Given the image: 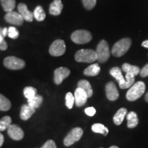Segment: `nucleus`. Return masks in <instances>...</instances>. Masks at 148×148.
<instances>
[{"mask_svg":"<svg viewBox=\"0 0 148 148\" xmlns=\"http://www.w3.org/2000/svg\"><path fill=\"white\" fill-rule=\"evenodd\" d=\"M97 60L100 63H104L110 58V51L108 43L105 40H101L97 45Z\"/></svg>","mask_w":148,"mask_h":148,"instance_id":"obj_4","label":"nucleus"},{"mask_svg":"<svg viewBox=\"0 0 148 148\" xmlns=\"http://www.w3.org/2000/svg\"><path fill=\"white\" fill-rule=\"evenodd\" d=\"M127 111L125 108H121L117 110V112L113 116V122L116 125H119L124 120L125 116L127 115Z\"/></svg>","mask_w":148,"mask_h":148,"instance_id":"obj_17","label":"nucleus"},{"mask_svg":"<svg viewBox=\"0 0 148 148\" xmlns=\"http://www.w3.org/2000/svg\"><path fill=\"white\" fill-rule=\"evenodd\" d=\"M66 51V45L64 40L58 39L53 41L49 47V52L53 56H60Z\"/></svg>","mask_w":148,"mask_h":148,"instance_id":"obj_8","label":"nucleus"},{"mask_svg":"<svg viewBox=\"0 0 148 148\" xmlns=\"http://www.w3.org/2000/svg\"><path fill=\"white\" fill-rule=\"evenodd\" d=\"M109 148H119L117 147V146H111V147H110Z\"/></svg>","mask_w":148,"mask_h":148,"instance_id":"obj_42","label":"nucleus"},{"mask_svg":"<svg viewBox=\"0 0 148 148\" xmlns=\"http://www.w3.org/2000/svg\"><path fill=\"white\" fill-rule=\"evenodd\" d=\"M131 39L129 38H122L114 44L112 49V55L116 57H121L128 51L131 46Z\"/></svg>","mask_w":148,"mask_h":148,"instance_id":"obj_3","label":"nucleus"},{"mask_svg":"<svg viewBox=\"0 0 148 148\" xmlns=\"http://www.w3.org/2000/svg\"><path fill=\"white\" fill-rule=\"evenodd\" d=\"M8 48V45L4 40V38L0 34V50H5Z\"/></svg>","mask_w":148,"mask_h":148,"instance_id":"obj_35","label":"nucleus"},{"mask_svg":"<svg viewBox=\"0 0 148 148\" xmlns=\"http://www.w3.org/2000/svg\"><path fill=\"white\" fill-rule=\"evenodd\" d=\"M3 141H4V138H3V134L0 132V147H1L3 143Z\"/></svg>","mask_w":148,"mask_h":148,"instance_id":"obj_39","label":"nucleus"},{"mask_svg":"<svg viewBox=\"0 0 148 148\" xmlns=\"http://www.w3.org/2000/svg\"><path fill=\"white\" fill-rule=\"evenodd\" d=\"M5 20L8 23L15 25H21L24 21L21 14L15 11L7 12V14L5 15Z\"/></svg>","mask_w":148,"mask_h":148,"instance_id":"obj_9","label":"nucleus"},{"mask_svg":"<svg viewBox=\"0 0 148 148\" xmlns=\"http://www.w3.org/2000/svg\"><path fill=\"white\" fill-rule=\"evenodd\" d=\"M83 5L87 10H91L95 6L96 0H82Z\"/></svg>","mask_w":148,"mask_h":148,"instance_id":"obj_33","label":"nucleus"},{"mask_svg":"<svg viewBox=\"0 0 148 148\" xmlns=\"http://www.w3.org/2000/svg\"><path fill=\"white\" fill-rule=\"evenodd\" d=\"M0 1H1V4L2 5L3 10L5 12H9L13 11L15 8V0H0Z\"/></svg>","mask_w":148,"mask_h":148,"instance_id":"obj_23","label":"nucleus"},{"mask_svg":"<svg viewBox=\"0 0 148 148\" xmlns=\"http://www.w3.org/2000/svg\"><path fill=\"white\" fill-rule=\"evenodd\" d=\"M75 59L78 62L92 63L97 60V53L92 49H80L75 53Z\"/></svg>","mask_w":148,"mask_h":148,"instance_id":"obj_2","label":"nucleus"},{"mask_svg":"<svg viewBox=\"0 0 148 148\" xmlns=\"http://www.w3.org/2000/svg\"><path fill=\"white\" fill-rule=\"evenodd\" d=\"M85 113L87 114L88 116H92L95 115V114L96 113V110L95 108L93 107H88V108H86L84 110Z\"/></svg>","mask_w":148,"mask_h":148,"instance_id":"obj_36","label":"nucleus"},{"mask_svg":"<svg viewBox=\"0 0 148 148\" xmlns=\"http://www.w3.org/2000/svg\"><path fill=\"white\" fill-rule=\"evenodd\" d=\"M17 8L18 12L21 14L24 20L29 22L32 21L33 18H34V15H33L32 12L29 10V9L27 8V5H25V3H19V4L18 5Z\"/></svg>","mask_w":148,"mask_h":148,"instance_id":"obj_14","label":"nucleus"},{"mask_svg":"<svg viewBox=\"0 0 148 148\" xmlns=\"http://www.w3.org/2000/svg\"><path fill=\"white\" fill-rule=\"evenodd\" d=\"M134 81L135 78L134 75L130 73H126V75H125V82L122 85H121V86H119V87L122 88V89L130 88L134 84Z\"/></svg>","mask_w":148,"mask_h":148,"instance_id":"obj_28","label":"nucleus"},{"mask_svg":"<svg viewBox=\"0 0 148 148\" xmlns=\"http://www.w3.org/2000/svg\"></svg>","mask_w":148,"mask_h":148,"instance_id":"obj_43","label":"nucleus"},{"mask_svg":"<svg viewBox=\"0 0 148 148\" xmlns=\"http://www.w3.org/2000/svg\"><path fill=\"white\" fill-rule=\"evenodd\" d=\"M106 97L108 100L115 101L119 98V94L115 84L112 82H109L106 85Z\"/></svg>","mask_w":148,"mask_h":148,"instance_id":"obj_13","label":"nucleus"},{"mask_svg":"<svg viewBox=\"0 0 148 148\" xmlns=\"http://www.w3.org/2000/svg\"><path fill=\"white\" fill-rule=\"evenodd\" d=\"M40 148H57V147L53 140H48Z\"/></svg>","mask_w":148,"mask_h":148,"instance_id":"obj_34","label":"nucleus"},{"mask_svg":"<svg viewBox=\"0 0 148 148\" xmlns=\"http://www.w3.org/2000/svg\"><path fill=\"white\" fill-rule=\"evenodd\" d=\"M36 112V109L27 104H24L21 106V112H20V117L22 120L26 121L32 116V115Z\"/></svg>","mask_w":148,"mask_h":148,"instance_id":"obj_15","label":"nucleus"},{"mask_svg":"<svg viewBox=\"0 0 148 148\" xmlns=\"http://www.w3.org/2000/svg\"><path fill=\"white\" fill-rule=\"evenodd\" d=\"M91 129L92 132L95 133H99V134L104 135V136H106L109 132L108 129L103 124H101V123H95V124L92 125Z\"/></svg>","mask_w":148,"mask_h":148,"instance_id":"obj_26","label":"nucleus"},{"mask_svg":"<svg viewBox=\"0 0 148 148\" xmlns=\"http://www.w3.org/2000/svg\"><path fill=\"white\" fill-rule=\"evenodd\" d=\"M23 95L27 99H32L37 95V90L36 88L32 86H27L23 89Z\"/></svg>","mask_w":148,"mask_h":148,"instance_id":"obj_30","label":"nucleus"},{"mask_svg":"<svg viewBox=\"0 0 148 148\" xmlns=\"http://www.w3.org/2000/svg\"><path fill=\"white\" fill-rule=\"evenodd\" d=\"M140 76L143 77H145L148 76V64L144 66V67L140 71Z\"/></svg>","mask_w":148,"mask_h":148,"instance_id":"obj_37","label":"nucleus"},{"mask_svg":"<svg viewBox=\"0 0 148 148\" xmlns=\"http://www.w3.org/2000/svg\"><path fill=\"white\" fill-rule=\"evenodd\" d=\"M122 70L126 73L132 74L134 76L137 75L140 71L137 66L131 65L128 63H124L122 65Z\"/></svg>","mask_w":148,"mask_h":148,"instance_id":"obj_22","label":"nucleus"},{"mask_svg":"<svg viewBox=\"0 0 148 148\" xmlns=\"http://www.w3.org/2000/svg\"><path fill=\"white\" fill-rule=\"evenodd\" d=\"M75 103L77 107H81L86 103L88 99V95L86 92L82 88L77 87L74 92Z\"/></svg>","mask_w":148,"mask_h":148,"instance_id":"obj_10","label":"nucleus"},{"mask_svg":"<svg viewBox=\"0 0 148 148\" xmlns=\"http://www.w3.org/2000/svg\"><path fill=\"white\" fill-rule=\"evenodd\" d=\"M63 4H62L61 0H54L49 5V13L52 15L58 16L61 14Z\"/></svg>","mask_w":148,"mask_h":148,"instance_id":"obj_16","label":"nucleus"},{"mask_svg":"<svg viewBox=\"0 0 148 148\" xmlns=\"http://www.w3.org/2000/svg\"><path fill=\"white\" fill-rule=\"evenodd\" d=\"M65 100H66V106L69 109H71L73 108L74 103H75V98L74 95L71 92H67L65 96Z\"/></svg>","mask_w":148,"mask_h":148,"instance_id":"obj_31","label":"nucleus"},{"mask_svg":"<svg viewBox=\"0 0 148 148\" xmlns=\"http://www.w3.org/2000/svg\"><path fill=\"white\" fill-rule=\"evenodd\" d=\"M8 134L12 139L20 140L23 139L24 132L21 127L15 124H11L8 128Z\"/></svg>","mask_w":148,"mask_h":148,"instance_id":"obj_11","label":"nucleus"},{"mask_svg":"<svg viewBox=\"0 0 148 148\" xmlns=\"http://www.w3.org/2000/svg\"><path fill=\"white\" fill-rule=\"evenodd\" d=\"M0 34H1L3 38L6 36L7 35H8V28H6V27H4V28L0 27Z\"/></svg>","mask_w":148,"mask_h":148,"instance_id":"obj_38","label":"nucleus"},{"mask_svg":"<svg viewBox=\"0 0 148 148\" xmlns=\"http://www.w3.org/2000/svg\"><path fill=\"white\" fill-rule=\"evenodd\" d=\"M33 15H34V17L38 21H42L43 20H45L46 17V14L45 11H44L43 8L40 5H38L34 9V12H33Z\"/></svg>","mask_w":148,"mask_h":148,"instance_id":"obj_24","label":"nucleus"},{"mask_svg":"<svg viewBox=\"0 0 148 148\" xmlns=\"http://www.w3.org/2000/svg\"><path fill=\"white\" fill-rule=\"evenodd\" d=\"M70 70L66 67H59L54 71V82L56 84H60L64 79L70 75Z\"/></svg>","mask_w":148,"mask_h":148,"instance_id":"obj_12","label":"nucleus"},{"mask_svg":"<svg viewBox=\"0 0 148 148\" xmlns=\"http://www.w3.org/2000/svg\"><path fill=\"white\" fill-rule=\"evenodd\" d=\"M18 35H19V33H18V31L15 28V27H10L8 29V36L10 37V38L15 39V38H18Z\"/></svg>","mask_w":148,"mask_h":148,"instance_id":"obj_32","label":"nucleus"},{"mask_svg":"<svg viewBox=\"0 0 148 148\" xmlns=\"http://www.w3.org/2000/svg\"><path fill=\"white\" fill-rule=\"evenodd\" d=\"M82 134L83 130L80 127H77L72 129L64 138V145L67 147L71 146L75 142L78 141L82 136Z\"/></svg>","mask_w":148,"mask_h":148,"instance_id":"obj_6","label":"nucleus"},{"mask_svg":"<svg viewBox=\"0 0 148 148\" xmlns=\"http://www.w3.org/2000/svg\"><path fill=\"white\" fill-rule=\"evenodd\" d=\"M100 72V67L99 64L95 63L88 66L84 71V74L87 76H96Z\"/></svg>","mask_w":148,"mask_h":148,"instance_id":"obj_20","label":"nucleus"},{"mask_svg":"<svg viewBox=\"0 0 148 148\" xmlns=\"http://www.w3.org/2000/svg\"><path fill=\"white\" fill-rule=\"evenodd\" d=\"M145 91V83L138 81L134 83V84L130 88L126 93V98L128 101H133L140 98Z\"/></svg>","mask_w":148,"mask_h":148,"instance_id":"obj_1","label":"nucleus"},{"mask_svg":"<svg viewBox=\"0 0 148 148\" xmlns=\"http://www.w3.org/2000/svg\"><path fill=\"white\" fill-rule=\"evenodd\" d=\"M110 74L114 78L116 79V80L119 83V86H121V85H122L125 82V78L123 76V75H122L121 69L119 67H118V66L112 67L110 70Z\"/></svg>","mask_w":148,"mask_h":148,"instance_id":"obj_18","label":"nucleus"},{"mask_svg":"<svg viewBox=\"0 0 148 148\" xmlns=\"http://www.w3.org/2000/svg\"><path fill=\"white\" fill-rule=\"evenodd\" d=\"M42 101H43V98H42V96L39 95H35L34 97H32V99H27V103H28L30 106L36 109L41 105Z\"/></svg>","mask_w":148,"mask_h":148,"instance_id":"obj_25","label":"nucleus"},{"mask_svg":"<svg viewBox=\"0 0 148 148\" xmlns=\"http://www.w3.org/2000/svg\"><path fill=\"white\" fill-rule=\"evenodd\" d=\"M11 108V102L7 97L0 93V110L8 111Z\"/></svg>","mask_w":148,"mask_h":148,"instance_id":"obj_27","label":"nucleus"},{"mask_svg":"<svg viewBox=\"0 0 148 148\" xmlns=\"http://www.w3.org/2000/svg\"><path fill=\"white\" fill-rule=\"evenodd\" d=\"M141 45L143 46V47L148 48V40H145V41H143V42H142Z\"/></svg>","mask_w":148,"mask_h":148,"instance_id":"obj_40","label":"nucleus"},{"mask_svg":"<svg viewBox=\"0 0 148 148\" xmlns=\"http://www.w3.org/2000/svg\"><path fill=\"white\" fill-rule=\"evenodd\" d=\"M71 38L72 41L77 44H85L92 39V35L87 30L80 29L72 33Z\"/></svg>","mask_w":148,"mask_h":148,"instance_id":"obj_5","label":"nucleus"},{"mask_svg":"<svg viewBox=\"0 0 148 148\" xmlns=\"http://www.w3.org/2000/svg\"><path fill=\"white\" fill-rule=\"evenodd\" d=\"M127 120V127L129 128H134L136 126H137L138 123V115L136 112L134 111H131V112H128L126 116Z\"/></svg>","mask_w":148,"mask_h":148,"instance_id":"obj_19","label":"nucleus"},{"mask_svg":"<svg viewBox=\"0 0 148 148\" xmlns=\"http://www.w3.org/2000/svg\"><path fill=\"white\" fill-rule=\"evenodd\" d=\"M3 64L6 68L11 70H18L25 67V62L21 58L15 56H8L3 60Z\"/></svg>","mask_w":148,"mask_h":148,"instance_id":"obj_7","label":"nucleus"},{"mask_svg":"<svg viewBox=\"0 0 148 148\" xmlns=\"http://www.w3.org/2000/svg\"><path fill=\"white\" fill-rule=\"evenodd\" d=\"M77 87L82 88V89L86 92L88 97H90L92 95V90L91 85H90V82H88V81L86 80V79L79 80L78 83H77Z\"/></svg>","mask_w":148,"mask_h":148,"instance_id":"obj_21","label":"nucleus"},{"mask_svg":"<svg viewBox=\"0 0 148 148\" xmlns=\"http://www.w3.org/2000/svg\"><path fill=\"white\" fill-rule=\"evenodd\" d=\"M145 100H146V101H147V102H148V92H147V93H146V95H145Z\"/></svg>","mask_w":148,"mask_h":148,"instance_id":"obj_41","label":"nucleus"},{"mask_svg":"<svg viewBox=\"0 0 148 148\" xmlns=\"http://www.w3.org/2000/svg\"><path fill=\"white\" fill-rule=\"evenodd\" d=\"M12 123V119L10 116H5L0 120V132L8 130Z\"/></svg>","mask_w":148,"mask_h":148,"instance_id":"obj_29","label":"nucleus"}]
</instances>
